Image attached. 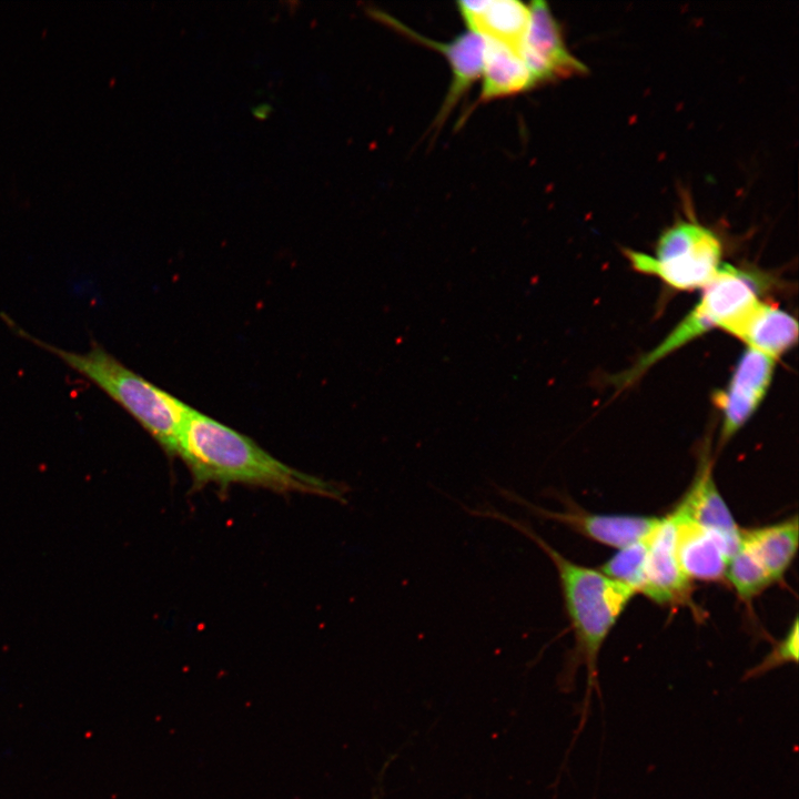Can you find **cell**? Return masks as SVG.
I'll use <instances>...</instances> for the list:
<instances>
[{
    "mask_svg": "<svg viewBox=\"0 0 799 799\" xmlns=\"http://www.w3.org/2000/svg\"><path fill=\"white\" fill-rule=\"evenodd\" d=\"M725 578L745 603H750L773 584L763 565L741 542L728 562Z\"/></svg>",
    "mask_w": 799,
    "mask_h": 799,
    "instance_id": "cell-17",
    "label": "cell"
},
{
    "mask_svg": "<svg viewBox=\"0 0 799 799\" xmlns=\"http://www.w3.org/2000/svg\"><path fill=\"white\" fill-rule=\"evenodd\" d=\"M726 332L777 360L796 345L798 323L788 312L760 300Z\"/></svg>",
    "mask_w": 799,
    "mask_h": 799,
    "instance_id": "cell-14",
    "label": "cell"
},
{
    "mask_svg": "<svg viewBox=\"0 0 799 799\" xmlns=\"http://www.w3.org/2000/svg\"><path fill=\"white\" fill-rule=\"evenodd\" d=\"M674 510L735 544L741 542V529L715 483L712 461L708 452L700 455L699 466L691 486Z\"/></svg>",
    "mask_w": 799,
    "mask_h": 799,
    "instance_id": "cell-13",
    "label": "cell"
},
{
    "mask_svg": "<svg viewBox=\"0 0 799 799\" xmlns=\"http://www.w3.org/2000/svg\"><path fill=\"white\" fill-rule=\"evenodd\" d=\"M368 14L408 39L438 51L448 62L453 75L452 82L434 124L436 127L442 125L455 105L482 75L485 48L484 38L467 30L448 42H442L417 33L415 30L381 10L370 9Z\"/></svg>",
    "mask_w": 799,
    "mask_h": 799,
    "instance_id": "cell-8",
    "label": "cell"
},
{
    "mask_svg": "<svg viewBox=\"0 0 799 799\" xmlns=\"http://www.w3.org/2000/svg\"><path fill=\"white\" fill-rule=\"evenodd\" d=\"M798 516L751 529H741V543L759 559L773 583L782 579L799 543Z\"/></svg>",
    "mask_w": 799,
    "mask_h": 799,
    "instance_id": "cell-16",
    "label": "cell"
},
{
    "mask_svg": "<svg viewBox=\"0 0 799 799\" xmlns=\"http://www.w3.org/2000/svg\"><path fill=\"white\" fill-rule=\"evenodd\" d=\"M691 593V581L680 569L676 554V523L670 514L647 538L645 585L641 594L656 604L675 606L685 604Z\"/></svg>",
    "mask_w": 799,
    "mask_h": 799,
    "instance_id": "cell-10",
    "label": "cell"
},
{
    "mask_svg": "<svg viewBox=\"0 0 799 799\" xmlns=\"http://www.w3.org/2000/svg\"><path fill=\"white\" fill-rule=\"evenodd\" d=\"M497 490L502 497L524 507L535 517L559 523L593 542L618 549L646 539L661 518L590 513L572 502L568 496H558L565 506L564 510H550L527 500L510 489L498 488Z\"/></svg>",
    "mask_w": 799,
    "mask_h": 799,
    "instance_id": "cell-6",
    "label": "cell"
},
{
    "mask_svg": "<svg viewBox=\"0 0 799 799\" xmlns=\"http://www.w3.org/2000/svg\"><path fill=\"white\" fill-rule=\"evenodd\" d=\"M775 363V358L747 347L727 387L714 395L722 417L720 445L736 435L762 403L772 382Z\"/></svg>",
    "mask_w": 799,
    "mask_h": 799,
    "instance_id": "cell-7",
    "label": "cell"
},
{
    "mask_svg": "<svg viewBox=\"0 0 799 799\" xmlns=\"http://www.w3.org/2000/svg\"><path fill=\"white\" fill-rule=\"evenodd\" d=\"M771 281L754 271L722 264L717 275L704 287L694 309L654 348L643 355L629 370L618 374L614 383L626 387L647 370L672 352L714 328L727 331L752 305Z\"/></svg>",
    "mask_w": 799,
    "mask_h": 799,
    "instance_id": "cell-4",
    "label": "cell"
},
{
    "mask_svg": "<svg viewBox=\"0 0 799 799\" xmlns=\"http://www.w3.org/2000/svg\"><path fill=\"white\" fill-rule=\"evenodd\" d=\"M647 538L620 548L601 565L599 570L630 587L636 594L641 593L645 585Z\"/></svg>",
    "mask_w": 799,
    "mask_h": 799,
    "instance_id": "cell-18",
    "label": "cell"
},
{
    "mask_svg": "<svg viewBox=\"0 0 799 799\" xmlns=\"http://www.w3.org/2000/svg\"><path fill=\"white\" fill-rule=\"evenodd\" d=\"M468 31L520 53L530 22V8L517 0L458 1Z\"/></svg>",
    "mask_w": 799,
    "mask_h": 799,
    "instance_id": "cell-12",
    "label": "cell"
},
{
    "mask_svg": "<svg viewBox=\"0 0 799 799\" xmlns=\"http://www.w3.org/2000/svg\"><path fill=\"white\" fill-rule=\"evenodd\" d=\"M799 650V621L795 617L787 634L781 640L776 643L769 654L755 667L750 668L744 679L760 677L786 664H796L798 661Z\"/></svg>",
    "mask_w": 799,
    "mask_h": 799,
    "instance_id": "cell-19",
    "label": "cell"
},
{
    "mask_svg": "<svg viewBox=\"0 0 799 799\" xmlns=\"http://www.w3.org/2000/svg\"><path fill=\"white\" fill-rule=\"evenodd\" d=\"M482 90L478 102H490L533 89V75L520 53L499 42L484 39Z\"/></svg>",
    "mask_w": 799,
    "mask_h": 799,
    "instance_id": "cell-15",
    "label": "cell"
},
{
    "mask_svg": "<svg viewBox=\"0 0 799 799\" xmlns=\"http://www.w3.org/2000/svg\"><path fill=\"white\" fill-rule=\"evenodd\" d=\"M676 523V554L689 581H718L725 578L728 562L740 544L671 513Z\"/></svg>",
    "mask_w": 799,
    "mask_h": 799,
    "instance_id": "cell-11",
    "label": "cell"
},
{
    "mask_svg": "<svg viewBox=\"0 0 799 799\" xmlns=\"http://www.w3.org/2000/svg\"><path fill=\"white\" fill-rule=\"evenodd\" d=\"M529 8L530 22L520 55L533 75L535 87L585 72L586 67L566 48L548 4L536 0L529 3Z\"/></svg>",
    "mask_w": 799,
    "mask_h": 799,
    "instance_id": "cell-9",
    "label": "cell"
},
{
    "mask_svg": "<svg viewBox=\"0 0 799 799\" xmlns=\"http://www.w3.org/2000/svg\"><path fill=\"white\" fill-rule=\"evenodd\" d=\"M175 456L189 468L193 488L242 484L277 493H300L346 502L348 488L300 472L253 439L191 407L180 429Z\"/></svg>",
    "mask_w": 799,
    "mask_h": 799,
    "instance_id": "cell-2",
    "label": "cell"
},
{
    "mask_svg": "<svg viewBox=\"0 0 799 799\" xmlns=\"http://www.w3.org/2000/svg\"><path fill=\"white\" fill-rule=\"evenodd\" d=\"M272 111V108L270 104H260L253 109V114L257 119H265L270 112Z\"/></svg>",
    "mask_w": 799,
    "mask_h": 799,
    "instance_id": "cell-20",
    "label": "cell"
},
{
    "mask_svg": "<svg viewBox=\"0 0 799 799\" xmlns=\"http://www.w3.org/2000/svg\"><path fill=\"white\" fill-rule=\"evenodd\" d=\"M1 317L20 337L61 360L125 409L170 456H175L182 424L191 409L186 403L125 366L98 343L87 352L60 348L22 330L3 313Z\"/></svg>",
    "mask_w": 799,
    "mask_h": 799,
    "instance_id": "cell-3",
    "label": "cell"
},
{
    "mask_svg": "<svg viewBox=\"0 0 799 799\" xmlns=\"http://www.w3.org/2000/svg\"><path fill=\"white\" fill-rule=\"evenodd\" d=\"M472 516L504 523L534 542L550 559L557 572L564 607L574 634V647L565 658L558 684L564 691L574 687L579 667L587 670V689L583 701L578 732L589 712L591 690L598 686L599 653L618 618L636 595L630 587L600 570L577 564L546 542L528 522L510 517L496 508L482 505L468 508Z\"/></svg>",
    "mask_w": 799,
    "mask_h": 799,
    "instance_id": "cell-1",
    "label": "cell"
},
{
    "mask_svg": "<svg viewBox=\"0 0 799 799\" xmlns=\"http://www.w3.org/2000/svg\"><path fill=\"white\" fill-rule=\"evenodd\" d=\"M631 266L680 291L705 287L722 266L718 236L696 222H679L659 237L655 255L627 250Z\"/></svg>",
    "mask_w": 799,
    "mask_h": 799,
    "instance_id": "cell-5",
    "label": "cell"
}]
</instances>
